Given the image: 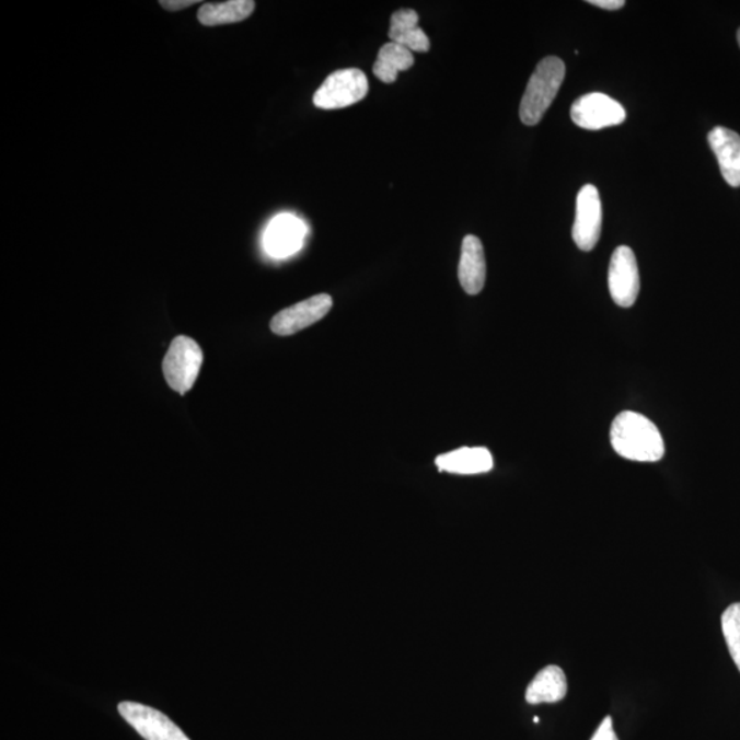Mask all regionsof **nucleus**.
I'll return each instance as SVG.
<instances>
[{
	"label": "nucleus",
	"instance_id": "obj_1",
	"mask_svg": "<svg viewBox=\"0 0 740 740\" xmlns=\"http://www.w3.org/2000/svg\"><path fill=\"white\" fill-rule=\"evenodd\" d=\"M611 442L620 456L631 461L657 462L666 454L660 429L635 412H623L614 418Z\"/></svg>",
	"mask_w": 740,
	"mask_h": 740
},
{
	"label": "nucleus",
	"instance_id": "obj_2",
	"mask_svg": "<svg viewBox=\"0 0 740 740\" xmlns=\"http://www.w3.org/2000/svg\"><path fill=\"white\" fill-rule=\"evenodd\" d=\"M567 68L562 59L547 57L537 63L535 72L528 81L520 105V119L528 127L541 123L564 83Z\"/></svg>",
	"mask_w": 740,
	"mask_h": 740
},
{
	"label": "nucleus",
	"instance_id": "obj_3",
	"mask_svg": "<svg viewBox=\"0 0 740 740\" xmlns=\"http://www.w3.org/2000/svg\"><path fill=\"white\" fill-rule=\"evenodd\" d=\"M203 363L204 352L198 343L188 336H177L162 363L169 388L180 395L187 394L197 382Z\"/></svg>",
	"mask_w": 740,
	"mask_h": 740
},
{
	"label": "nucleus",
	"instance_id": "obj_4",
	"mask_svg": "<svg viewBox=\"0 0 740 740\" xmlns=\"http://www.w3.org/2000/svg\"><path fill=\"white\" fill-rule=\"evenodd\" d=\"M367 74L359 69H342L331 73L315 91L313 103L324 111H337L356 105L368 95Z\"/></svg>",
	"mask_w": 740,
	"mask_h": 740
},
{
	"label": "nucleus",
	"instance_id": "obj_5",
	"mask_svg": "<svg viewBox=\"0 0 740 740\" xmlns=\"http://www.w3.org/2000/svg\"><path fill=\"white\" fill-rule=\"evenodd\" d=\"M570 117L580 128L598 130L623 124L627 112L613 97L601 92H591L574 103Z\"/></svg>",
	"mask_w": 740,
	"mask_h": 740
},
{
	"label": "nucleus",
	"instance_id": "obj_6",
	"mask_svg": "<svg viewBox=\"0 0 740 740\" xmlns=\"http://www.w3.org/2000/svg\"><path fill=\"white\" fill-rule=\"evenodd\" d=\"M602 203L596 185L587 184L576 200V217L573 230L576 246L591 252L600 242L602 231Z\"/></svg>",
	"mask_w": 740,
	"mask_h": 740
},
{
	"label": "nucleus",
	"instance_id": "obj_7",
	"mask_svg": "<svg viewBox=\"0 0 740 740\" xmlns=\"http://www.w3.org/2000/svg\"><path fill=\"white\" fill-rule=\"evenodd\" d=\"M609 291L614 302L622 308H631L638 299L640 277L638 263L628 246H620L613 253L609 265Z\"/></svg>",
	"mask_w": 740,
	"mask_h": 740
},
{
	"label": "nucleus",
	"instance_id": "obj_8",
	"mask_svg": "<svg viewBox=\"0 0 740 740\" xmlns=\"http://www.w3.org/2000/svg\"><path fill=\"white\" fill-rule=\"evenodd\" d=\"M118 712L146 740H189L171 718L150 706L122 702Z\"/></svg>",
	"mask_w": 740,
	"mask_h": 740
},
{
	"label": "nucleus",
	"instance_id": "obj_9",
	"mask_svg": "<svg viewBox=\"0 0 740 740\" xmlns=\"http://www.w3.org/2000/svg\"><path fill=\"white\" fill-rule=\"evenodd\" d=\"M332 298L328 293H319V296L298 302L293 307L281 310L271 320L270 329L276 335L288 336L297 332L309 328L310 325L323 320L332 309Z\"/></svg>",
	"mask_w": 740,
	"mask_h": 740
},
{
	"label": "nucleus",
	"instance_id": "obj_10",
	"mask_svg": "<svg viewBox=\"0 0 740 740\" xmlns=\"http://www.w3.org/2000/svg\"><path fill=\"white\" fill-rule=\"evenodd\" d=\"M304 224L296 216L280 215L271 220L265 232V248L271 257L286 258L302 247Z\"/></svg>",
	"mask_w": 740,
	"mask_h": 740
},
{
	"label": "nucleus",
	"instance_id": "obj_11",
	"mask_svg": "<svg viewBox=\"0 0 740 740\" xmlns=\"http://www.w3.org/2000/svg\"><path fill=\"white\" fill-rule=\"evenodd\" d=\"M487 265L483 243L475 235L464 238L461 247L459 277L467 296H477L486 285Z\"/></svg>",
	"mask_w": 740,
	"mask_h": 740
},
{
	"label": "nucleus",
	"instance_id": "obj_12",
	"mask_svg": "<svg viewBox=\"0 0 740 740\" xmlns=\"http://www.w3.org/2000/svg\"><path fill=\"white\" fill-rule=\"evenodd\" d=\"M724 180L731 187H740V136L731 129L716 127L709 136Z\"/></svg>",
	"mask_w": 740,
	"mask_h": 740
},
{
	"label": "nucleus",
	"instance_id": "obj_13",
	"mask_svg": "<svg viewBox=\"0 0 740 740\" xmlns=\"http://www.w3.org/2000/svg\"><path fill=\"white\" fill-rule=\"evenodd\" d=\"M568 693L567 677L562 668L548 666L528 685L525 699L530 705L557 704Z\"/></svg>",
	"mask_w": 740,
	"mask_h": 740
},
{
	"label": "nucleus",
	"instance_id": "obj_14",
	"mask_svg": "<svg viewBox=\"0 0 740 740\" xmlns=\"http://www.w3.org/2000/svg\"><path fill=\"white\" fill-rule=\"evenodd\" d=\"M389 36L391 42L411 51L428 53L431 48L426 32L418 26V14L412 9H402L393 14Z\"/></svg>",
	"mask_w": 740,
	"mask_h": 740
},
{
	"label": "nucleus",
	"instance_id": "obj_15",
	"mask_svg": "<svg viewBox=\"0 0 740 740\" xmlns=\"http://www.w3.org/2000/svg\"><path fill=\"white\" fill-rule=\"evenodd\" d=\"M437 465L440 471L456 473V475H478V473L492 471L494 460L487 449L464 448L439 455Z\"/></svg>",
	"mask_w": 740,
	"mask_h": 740
},
{
	"label": "nucleus",
	"instance_id": "obj_16",
	"mask_svg": "<svg viewBox=\"0 0 740 740\" xmlns=\"http://www.w3.org/2000/svg\"><path fill=\"white\" fill-rule=\"evenodd\" d=\"M253 0H228L221 3H205L199 9L198 20L204 26H219L241 23L253 14Z\"/></svg>",
	"mask_w": 740,
	"mask_h": 740
},
{
	"label": "nucleus",
	"instance_id": "obj_17",
	"mask_svg": "<svg viewBox=\"0 0 740 740\" xmlns=\"http://www.w3.org/2000/svg\"><path fill=\"white\" fill-rule=\"evenodd\" d=\"M413 65H415L413 53L390 42L380 48L377 62L373 65V73L383 83L393 84L398 79V73L409 70Z\"/></svg>",
	"mask_w": 740,
	"mask_h": 740
},
{
	"label": "nucleus",
	"instance_id": "obj_18",
	"mask_svg": "<svg viewBox=\"0 0 740 740\" xmlns=\"http://www.w3.org/2000/svg\"><path fill=\"white\" fill-rule=\"evenodd\" d=\"M721 628L729 655L740 672V602L732 603L721 616Z\"/></svg>",
	"mask_w": 740,
	"mask_h": 740
},
{
	"label": "nucleus",
	"instance_id": "obj_19",
	"mask_svg": "<svg viewBox=\"0 0 740 740\" xmlns=\"http://www.w3.org/2000/svg\"><path fill=\"white\" fill-rule=\"evenodd\" d=\"M591 740H618L616 732H614L613 718L611 716L605 717V720L598 727Z\"/></svg>",
	"mask_w": 740,
	"mask_h": 740
},
{
	"label": "nucleus",
	"instance_id": "obj_20",
	"mask_svg": "<svg viewBox=\"0 0 740 740\" xmlns=\"http://www.w3.org/2000/svg\"><path fill=\"white\" fill-rule=\"evenodd\" d=\"M198 3H200L199 0H161L160 7L167 12H178V10L188 9Z\"/></svg>",
	"mask_w": 740,
	"mask_h": 740
},
{
	"label": "nucleus",
	"instance_id": "obj_21",
	"mask_svg": "<svg viewBox=\"0 0 740 740\" xmlns=\"http://www.w3.org/2000/svg\"><path fill=\"white\" fill-rule=\"evenodd\" d=\"M589 3L605 10H620L625 7L624 0H589Z\"/></svg>",
	"mask_w": 740,
	"mask_h": 740
},
{
	"label": "nucleus",
	"instance_id": "obj_22",
	"mask_svg": "<svg viewBox=\"0 0 740 740\" xmlns=\"http://www.w3.org/2000/svg\"><path fill=\"white\" fill-rule=\"evenodd\" d=\"M738 43H739V46H740V30L738 31Z\"/></svg>",
	"mask_w": 740,
	"mask_h": 740
}]
</instances>
